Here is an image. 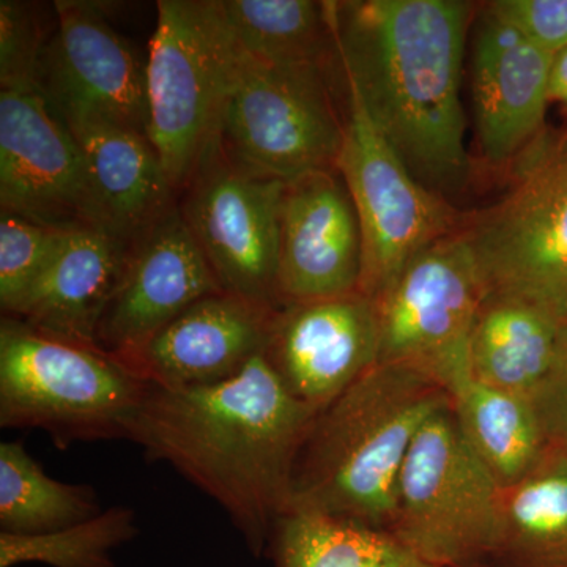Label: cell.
<instances>
[{
    "mask_svg": "<svg viewBox=\"0 0 567 567\" xmlns=\"http://www.w3.org/2000/svg\"><path fill=\"white\" fill-rule=\"evenodd\" d=\"M275 567H436L383 529L289 511L267 547Z\"/></svg>",
    "mask_w": 567,
    "mask_h": 567,
    "instance_id": "25",
    "label": "cell"
},
{
    "mask_svg": "<svg viewBox=\"0 0 567 567\" xmlns=\"http://www.w3.org/2000/svg\"><path fill=\"white\" fill-rule=\"evenodd\" d=\"M50 35L43 9L35 3L0 2V85L2 89L33 87L40 55Z\"/></svg>",
    "mask_w": 567,
    "mask_h": 567,
    "instance_id": "29",
    "label": "cell"
},
{
    "mask_svg": "<svg viewBox=\"0 0 567 567\" xmlns=\"http://www.w3.org/2000/svg\"><path fill=\"white\" fill-rule=\"evenodd\" d=\"M237 65L219 0H159L145 61L147 134L177 193L221 144Z\"/></svg>",
    "mask_w": 567,
    "mask_h": 567,
    "instance_id": "4",
    "label": "cell"
},
{
    "mask_svg": "<svg viewBox=\"0 0 567 567\" xmlns=\"http://www.w3.org/2000/svg\"><path fill=\"white\" fill-rule=\"evenodd\" d=\"M0 207L55 229L107 230L80 144L37 85L0 92Z\"/></svg>",
    "mask_w": 567,
    "mask_h": 567,
    "instance_id": "12",
    "label": "cell"
},
{
    "mask_svg": "<svg viewBox=\"0 0 567 567\" xmlns=\"http://www.w3.org/2000/svg\"><path fill=\"white\" fill-rule=\"evenodd\" d=\"M361 276L363 235L342 175L328 171L287 183L279 240L281 306L358 293Z\"/></svg>",
    "mask_w": 567,
    "mask_h": 567,
    "instance_id": "16",
    "label": "cell"
},
{
    "mask_svg": "<svg viewBox=\"0 0 567 567\" xmlns=\"http://www.w3.org/2000/svg\"><path fill=\"white\" fill-rule=\"evenodd\" d=\"M223 292L181 208L132 241L128 259L96 331V347L118 361L137 352L175 317Z\"/></svg>",
    "mask_w": 567,
    "mask_h": 567,
    "instance_id": "14",
    "label": "cell"
},
{
    "mask_svg": "<svg viewBox=\"0 0 567 567\" xmlns=\"http://www.w3.org/2000/svg\"><path fill=\"white\" fill-rule=\"evenodd\" d=\"M379 352L377 306L358 292L281 306L264 354L290 394L322 410L379 364Z\"/></svg>",
    "mask_w": 567,
    "mask_h": 567,
    "instance_id": "15",
    "label": "cell"
},
{
    "mask_svg": "<svg viewBox=\"0 0 567 567\" xmlns=\"http://www.w3.org/2000/svg\"><path fill=\"white\" fill-rule=\"evenodd\" d=\"M565 324L527 298L486 293L470 341L473 377L533 401L555 363Z\"/></svg>",
    "mask_w": 567,
    "mask_h": 567,
    "instance_id": "21",
    "label": "cell"
},
{
    "mask_svg": "<svg viewBox=\"0 0 567 567\" xmlns=\"http://www.w3.org/2000/svg\"><path fill=\"white\" fill-rule=\"evenodd\" d=\"M548 446L567 454V322L557 358L533 398Z\"/></svg>",
    "mask_w": 567,
    "mask_h": 567,
    "instance_id": "31",
    "label": "cell"
},
{
    "mask_svg": "<svg viewBox=\"0 0 567 567\" xmlns=\"http://www.w3.org/2000/svg\"><path fill=\"white\" fill-rule=\"evenodd\" d=\"M102 511L92 487L48 476L21 442L0 445V532L43 535Z\"/></svg>",
    "mask_w": 567,
    "mask_h": 567,
    "instance_id": "26",
    "label": "cell"
},
{
    "mask_svg": "<svg viewBox=\"0 0 567 567\" xmlns=\"http://www.w3.org/2000/svg\"><path fill=\"white\" fill-rule=\"evenodd\" d=\"M69 230L0 212V306L13 315L22 298L39 281Z\"/></svg>",
    "mask_w": 567,
    "mask_h": 567,
    "instance_id": "28",
    "label": "cell"
},
{
    "mask_svg": "<svg viewBox=\"0 0 567 567\" xmlns=\"http://www.w3.org/2000/svg\"><path fill=\"white\" fill-rule=\"evenodd\" d=\"M548 96L550 102L567 107V47L551 58Z\"/></svg>",
    "mask_w": 567,
    "mask_h": 567,
    "instance_id": "32",
    "label": "cell"
},
{
    "mask_svg": "<svg viewBox=\"0 0 567 567\" xmlns=\"http://www.w3.org/2000/svg\"><path fill=\"white\" fill-rule=\"evenodd\" d=\"M276 311L227 292L208 295L121 363L147 385L178 390L224 382L265 352Z\"/></svg>",
    "mask_w": 567,
    "mask_h": 567,
    "instance_id": "18",
    "label": "cell"
},
{
    "mask_svg": "<svg viewBox=\"0 0 567 567\" xmlns=\"http://www.w3.org/2000/svg\"><path fill=\"white\" fill-rule=\"evenodd\" d=\"M319 412L290 394L260 353L213 385H147L125 439L215 499L260 557L289 509L295 462Z\"/></svg>",
    "mask_w": 567,
    "mask_h": 567,
    "instance_id": "1",
    "label": "cell"
},
{
    "mask_svg": "<svg viewBox=\"0 0 567 567\" xmlns=\"http://www.w3.org/2000/svg\"><path fill=\"white\" fill-rule=\"evenodd\" d=\"M147 383L96 347L43 333L3 316L0 425L41 429L61 446L125 439Z\"/></svg>",
    "mask_w": 567,
    "mask_h": 567,
    "instance_id": "5",
    "label": "cell"
},
{
    "mask_svg": "<svg viewBox=\"0 0 567 567\" xmlns=\"http://www.w3.org/2000/svg\"><path fill=\"white\" fill-rule=\"evenodd\" d=\"M486 10L551 55L567 47V0H496Z\"/></svg>",
    "mask_w": 567,
    "mask_h": 567,
    "instance_id": "30",
    "label": "cell"
},
{
    "mask_svg": "<svg viewBox=\"0 0 567 567\" xmlns=\"http://www.w3.org/2000/svg\"><path fill=\"white\" fill-rule=\"evenodd\" d=\"M136 514L125 506L102 511L73 527L43 535L0 532V567H115L114 551L137 536Z\"/></svg>",
    "mask_w": 567,
    "mask_h": 567,
    "instance_id": "27",
    "label": "cell"
},
{
    "mask_svg": "<svg viewBox=\"0 0 567 567\" xmlns=\"http://www.w3.org/2000/svg\"><path fill=\"white\" fill-rule=\"evenodd\" d=\"M80 144L104 227L133 241L175 207V189L148 136L92 117L62 121Z\"/></svg>",
    "mask_w": 567,
    "mask_h": 567,
    "instance_id": "20",
    "label": "cell"
},
{
    "mask_svg": "<svg viewBox=\"0 0 567 567\" xmlns=\"http://www.w3.org/2000/svg\"><path fill=\"white\" fill-rule=\"evenodd\" d=\"M344 89L346 137L338 173L363 235L360 292L377 301L416 254L456 233L464 215L413 177L358 96L346 84Z\"/></svg>",
    "mask_w": 567,
    "mask_h": 567,
    "instance_id": "9",
    "label": "cell"
},
{
    "mask_svg": "<svg viewBox=\"0 0 567 567\" xmlns=\"http://www.w3.org/2000/svg\"><path fill=\"white\" fill-rule=\"evenodd\" d=\"M495 567H567V454L548 447L539 464L503 487Z\"/></svg>",
    "mask_w": 567,
    "mask_h": 567,
    "instance_id": "23",
    "label": "cell"
},
{
    "mask_svg": "<svg viewBox=\"0 0 567 567\" xmlns=\"http://www.w3.org/2000/svg\"><path fill=\"white\" fill-rule=\"evenodd\" d=\"M238 50L278 66H330L336 58L328 2L219 0Z\"/></svg>",
    "mask_w": 567,
    "mask_h": 567,
    "instance_id": "24",
    "label": "cell"
},
{
    "mask_svg": "<svg viewBox=\"0 0 567 567\" xmlns=\"http://www.w3.org/2000/svg\"><path fill=\"white\" fill-rule=\"evenodd\" d=\"M328 66H278L238 50L224 111L221 151L230 162L284 183L338 171L346 115Z\"/></svg>",
    "mask_w": 567,
    "mask_h": 567,
    "instance_id": "8",
    "label": "cell"
},
{
    "mask_svg": "<svg viewBox=\"0 0 567 567\" xmlns=\"http://www.w3.org/2000/svg\"><path fill=\"white\" fill-rule=\"evenodd\" d=\"M55 21L40 55L37 89L61 121L92 117L147 134L145 61L112 28L102 7L54 3Z\"/></svg>",
    "mask_w": 567,
    "mask_h": 567,
    "instance_id": "13",
    "label": "cell"
},
{
    "mask_svg": "<svg viewBox=\"0 0 567 567\" xmlns=\"http://www.w3.org/2000/svg\"><path fill=\"white\" fill-rule=\"evenodd\" d=\"M486 286L464 235L440 238L416 254L374 301L380 364L404 365L447 383L470 369V341Z\"/></svg>",
    "mask_w": 567,
    "mask_h": 567,
    "instance_id": "10",
    "label": "cell"
},
{
    "mask_svg": "<svg viewBox=\"0 0 567 567\" xmlns=\"http://www.w3.org/2000/svg\"><path fill=\"white\" fill-rule=\"evenodd\" d=\"M446 391L466 442L499 486L517 483L546 456L550 446L532 399L488 386L472 369L454 377Z\"/></svg>",
    "mask_w": 567,
    "mask_h": 567,
    "instance_id": "22",
    "label": "cell"
},
{
    "mask_svg": "<svg viewBox=\"0 0 567 567\" xmlns=\"http://www.w3.org/2000/svg\"><path fill=\"white\" fill-rule=\"evenodd\" d=\"M346 87L421 185L450 200L470 175L461 0L328 2Z\"/></svg>",
    "mask_w": 567,
    "mask_h": 567,
    "instance_id": "2",
    "label": "cell"
},
{
    "mask_svg": "<svg viewBox=\"0 0 567 567\" xmlns=\"http://www.w3.org/2000/svg\"><path fill=\"white\" fill-rule=\"evenodd\" d=\"M551 58L487 10L481 18L472 100L481 155L491 166L516 164L543 136Z\"/></svg>",
    "mask_w": 567,
    "mask_h": 567,
    "instance_id": "17",
    "label": "cell"
},
{
    "mask_svg": "<svg viewBox=\"0 0 567 567\" xmlns=\"http://www.w3.org/2000/svg\"><path fill=\"white\" fill-rule=\"evenodd\" d=\"M502 494L447 404L410 446L390 533L436 567L491 563L502 533Z\"/></svg>",
    "mask_w": 567,
    "mask_h": 567,
    "instance_id": "6",
    "label": "cell"
},
{
    "mask_svg": "<svg viewBox=\"0 0 567 567\" xmlns=\"http://www.w3.org/2000/svg\"><path fill=\"white\" fill-rule=\"evenodd\" d=\"M130 248L132 241L110 230H69L47 270L9 317L65 341L96 347L100 320L121 281Z\"/></svg>",
    "mask_w": 567,
    "mask_h": 567,
    "instance_id": "19",
    "label": "cell"
},
{
    "mask_svg": "<svg viewBox=\"0 0 567 567\" xmlns=\"http://www.w3.org/2000/svg\"><path fill=\"white\" fill-rule=\"evenodd\" d=\"M451 404L432 377L375 364L317 413L290 484L289 511L391 532L399 476L421 425Z\"/></svg>",
    "mask_w": 567,
    "mask_h": 567,
    "instance_id": "3",
    "label": "cell"
},
{
    "mask_svg": "<svg viewBox=\"0 0 567 567\" xmlns=\"http://www.w3.org/2000/svg\"><path fill=\"white\" fill-rule=\"evenodd\" d=\"M468 567H495V566L488 565V563H484V565H475V566H468Z\"/></svg>",
    "mask_w": 567,
    "mask_h": 567,
    "instance_id": "33",
    "label": "cell"
},
{
    "mask_svg": "<svg viewBox=\"0 0 567 567\" xmlns=\"http://www.w3.org/2000/svg\"><path fill=\"white\" fill-rule=\"evenodd\" d=\"M458 233L486 293L527 298L567 322V133L543 134L502 199L464 215Z\"/></svg>",
    "mask_w": 567,
    "mask_h": 567,
    "instance_id": "7",
    "label": "cell"
},
{
    "mask_svg": "<svg viewBox=\"0 0 567 567\" xmlns=\"http://www.w3.org/2000/svg\"><path fill=\"white\" fill-rule=\"evenodd\" d=\"M287 183L230 162L221 147L193 175L178 205L223 292L281 308L279 240Z\"/></svg>",
    "mask_w": 567,
    "mask_h": 567,
    "instance_id": "11",
    "label": "cell"
}]
</instances>
